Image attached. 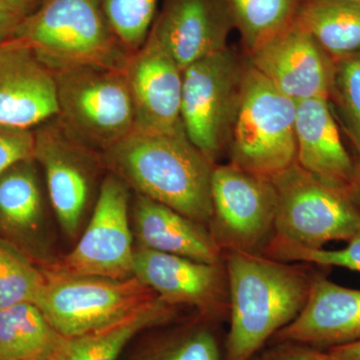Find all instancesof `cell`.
<instances>
[{"label":"cell","instance_id":"obj_1","mask_svg":"<svg viewBox=\"0 0 360 360\" xmlns=\"http://www.w3.org/2000/svg\"><path fill=\"white\" fill-rule=\"evenodd\" d=\"M104 168L135 193L207 226L212 219L215 165L186 132L160 134L134 129L101 155Z\"/></svg>","mask_w":360,"mask_h":360},{"label":"cell","instance_id":"obj_2","mask_svg":"<svg viewBox=\"0 0 360 360\" xmlns=\"http://www.w3.org/2000/svg\"><path fill=\"white\" fill-rule=\"evenodd\" d=\"M231 328L225 360H250L265 342L300 314L312 270L262 253L226 251Z\"/></svg>","mask_w":360,"mask_h":360},{"label":"cell","instance_id":"obj_3","mask_svg":"<svg viewBox=\"0 0 360 360\" xmlns=\"http://www.w3.org/2000/svg\"><path fill=\"white\" fill-rule=\"evenodd\" d=\"M52 73L79 68L124 70L131 54L116 37L103 0H44L13 37Z\"/></svg>","mask_w":360,"mask_h":360},{"label":"cell","instance_id":"obj_4","mask_svg":"<svg viewBox=\"0 0 360 360\" xmlns=\"http://www.w3.org/2000/svg\"><path fill=\"white\" fill-rule=\"evenodd\" d=\"M296 103L248 60L227 151L231 165L271 177L296 162Z\"/></svg>","mask_w":360,"mask_h":360},{"label":"cell","instance_id":"obj_5","mask_svg":"<svg viewBox=\"0 0 360 360\" xmlns=\"http://www.w3.org/2000/svg\"><path fill=\"white\" fill-rule=\"evenodd\" d=\"M53 75L56 120L78 143L101 155L134 130V104L123 71L79 68Z\"/></svg>","mask_w":360,"mask_h":360},{"label":"cell","instance_id":"obj_6","mask_svg":"<svg viewBox=\"0 0 360 360\" xmlns=\"http://www.w3.org/2000/svg\"><path fill=\"white\" fill-rule=\"evenodd\" d=\"M270 179L277 194L276 238L321 250L359 231L360 206L348 191L317 179L297 162Z\"/></svg>","mask_w":360,"mask_h":360},{"label":"cell","instance_id":"obj_7","mask_svg":"<svg viewBox=\"0 0 360 360\" xmlns=\"http://www.w3.org/2000/svg\"><path fill=\"white\" fill-rule=\"evenodd\" d=\"M37 305L59 335L72 338L108 328L155 302L158 295L136 276H70L44 269Z\"/></svg>","mask_w":360,"mask_h":360},{"label":"cell","instance_id":"obj_8","mask_svg":"<svg viewBox=\"0 0 360 360\" xmlns=\"http://www.w3.org/2000/svg\"><path fill=\"white\" fill-rule=\"evenodd\" d=\"M248 60L232 49L182 71L181 122L191 143L213 165L227 150Z\"/></svg>","mask_w":360,"mask_h":360},{"label":"cell","instance_id":"obj_9","mask_svg":"<svg viewBox=\"0 0 360 360\" xmlns=\"http://www.w3.org/2000/svg\"><path fill=\"white\" fill-rule=\"evenodd\" d=\"M208 224L222 253H262L274 234L277 194L271 179L231 165H215Z\"/></svg>","mask_w":360,"mask_h":360},{"label":"cell","instance_id":"obj_10","mask_svg":"<svg viewBox=\"0 0 360 360\" xmlns=\"http://www.w3.org/2000/svg\"><path fill=\"white\" fill-rule=\"evenodd\" d=\"M129 187L116 175L104 177L89 226L75 250L46 269L70 276L127 279L134 276L129 220Z\"/></svg>","mask_w":360,"mask_h":360},{"label":"cell","instance_id":"obj_11","mask_svg":"<svg viewBox=\"0 0 360 360\" xmlns=\"http://www.w3.org/2000/svg\"><path fill=\"white\" fill-rule=\"evenodd\" d=\"M34 160L45 172L52 207L63 231L75 238L91 198L101 155L66 134L56 116L35 127Z\"/></svg>","mask_w":360,"mask_h":360},{"label":"cell","instance_id":"obj_12","mask_svg":"<svg viewBox=\"0 0 360 360\" xmlns=\"http://www.w3.org/2000/svg\"><path fill=\"white\" fill-rule=\"evenodd\" d=\"M134 276L170 304L191 305L207 317L229 312L224 262L205 264L139 246L134 251Z\"/></svg>","mask_w":360,"mask_h":360},{"label":"cell","instance_id":"obj_13","mask_svg":"<svg viewBox=\"0 0 360 360\" xmlns=\"http://www.w3.org/2000/svg\"><path fill=\"white\" fill-rule=\"evenodd\" d=\"M248 60L295 103L312 98L329 101L333 59L295 21L248 54Z\"/></svg>","mask_w":360,"mask_h":360},{"label":"cell","instance_id":"obj_14","mask_svg":"<svg viewBox=\"0 0 360 360\" xmlns=\"http://www.w3.org/2000/svg\"><path fill=\"white\" fill-rule=\"evenodd\" d=\"M123 72L134 104V129L160 134L184 131L182 70L155 37L148 34L130 56Z\"/></svg>","mask_w":360,"mask_h":360},{"label":"cell","instance_id":"obj_15","mask_svg":"<svg viewBox=\"0 0 360 360\" xmlns=\"http://www.w3.org/2000/svg\"><path fill=\"white\" fill-rule=\"evenodd\" d=\"M233 28L224 0H163L149 34L184 71L195 61L226 49Z\"/></svg>","mask_w":360,"mask_h":360},{"label":"cell","instance_id":"obj_16","mask_svg":"<svg viewBox=\"0 0 360 360\" xmlns=\"http://www.w3.org/2000/svg\"><path fill=\"white\" fill-rule=\"evenodd\" d=\"M56 115L53 73L26 45L0 44V124L34 129Z\"/></svg>","mask_w":360,"mask_h":360},{"label":"cell","instance_id":"obj_17","mask_svg":"<svg viewBox=\"0 0 360 360\" xmlns=\"http://www.w3.org/2000/svg\"><path fill=\"white\" fill-rule=\"evenodd\" d=\"M274 338L328 349L360 340V290L314 274L304 307Z\"/></svg>","mask_w":360,"mask_h":360},{"label":"cell","instance_id":"obj_18","mask_svg":"<svg viewBox=\"0 0 360 360\" xmlns=\"http://www.w3.org/2000/svg\"><path fill=\"white\" fill-rule=\"evenodd\" d=\"M295 137L297 165L317 179L354 195L355 162L341 141L328 99L296 103Z\"/></svg>","mask_w":360,"mask_h":360},{"label":"cell","instance_id":"obj_19","mask_svg":"<svg viewBox=\"0 0 360 360\" xmlns=\"http://www.w3.org/2000/svg\"><path fill=\"white\" fill-rule=\"evenodd\" d=\"M139 246L205 264H222L224 253L206 225L136 193L132 206Z\"/></svg>","mask_w":360,"mask_h":360},{"label":"cell","instance_id":"obj_20","mask_svg":"<svg viewBox=\"0 0 360 360\" xmlns=\"http://www.w3.org/2000/svg\"><path fill=\"white\" fill-rule=\"evenodd\" d=\"M34 161H20L0 174V240L37 255L44 203Z\"/></svg>","mask_w":360,"mask_h":360},{"label":"cell","instance_id":"obj_21","mask_svg":"<svg viewBox=\"0 0 360 360\" xmlns=\"http://www.w3.org/2000/svg\"><path fill=\"white\" fill-rule=\"evenodd\" d=\"M175 312L176 305L158 296L148 307L108 328L72 338L63 336L49 360H117L137 333L167 323Z\"/></svg>","mask_w":360,"mask_h":360},{"label":"cell","instance_id":"obj_22","mask_svg":"<svg viewBox=\"0 0 360 360\" xmlns=\"http://www.w3.org/2000/svg\"><path fill=\"white\" fill-rule=\"evenodd\" d=\"M295 22L333 60L360 51V1L302 0Z\"/></svg>","mask_w":360,"mask_h":360},{"label":"cell","instance_id":"obj_23","mask_svg":"<svg viewBox=\"0 0 360 360\" xmlns=\"http://www.w3.org/2000/svg\"><path fill=\"white\" fill-rule=\"evenodd\" d=\"M63 338L34 303L0 309V360H49Z\"/></svg>","mask_w":360,"mask_h":360},{"label":"cell","instance_id":"obj_24","mask_svg":"<svg viewBox=\"0 0 360 360\" xmlns=\"http://www.w3.org/2000/svg\"><path fill=\"white\" fill-rule=\"evenodd\" d=\"M246 53L257 51L295 21L302 0H224Z\"/></svg>","mask_w":360,"mask_h":360},{"label":"cell","instance_id":"obj_25","mask_svg":"<svg viewBox=\"0 0 360 360\" xmlns=\"http://www.w3.org/2000/svg\"><path fill=\"white\" fill-rule=\"evenodd\" d=\"M45 283L44 270L0 240V309L21 302L37 304Z\"/></svg>","mask_w":360,"mask_h":360},{"label":"cell","instance_id":"obj_26","mask_svg":"<svg viewBox=\"0 0 360 360\" xmlns=\"http://www.w3.org/2000/svg\"><path fill=\"white\" fill-rule=\"evenodd\" d=\"M158 0H103L116 37L129 54L144 44L155 20Z\"/></svg>","mask_w":360,"mask_h":360},{"label":"cell","instance_id":"obj_27","mask_svg":"<svg viewBox=\"0 0 360 360\" xmlns=\"http://www.w3.org/2000/svg\"><path fill=\"white\" fill-rule=\"evenodd\" d=\"M333 101L352 142L360 137V51L333 60Z\"/></svg>","mask_w":360,"mask_h":360},{"label":"cell","instance_id":"obj_28","mask_svg":"<svg viewBox=\"0 0 360 360\" xmlns=\"http://www.w3.org/2000/svg\"><path fill=\"white\" fill-rule=\"evenodd\" d=\"M262 255L281 262L340 266L360 272V227L342 250H310L272 236Z\"/></svg>","mask_w":360,"mask_h":360},{"label":"cell","instance_id":"obj_29","mask_svg":"<svg viewBox=\"0 0 360 360\" xmlns=\"http://www.w3.org/2000/svg\"><path fill=\"white\" fill-rule=\"evenodd\" d=\"M141 360H220V352L210 329L194 326L161 341Z\"/></svg>","mask_w":360,"mask_h":360},{"label":"cell","instance_id":"obj_30","mask_svg":"<svg viewBox=\"0 0 360 360\" xmlns=\"http://www.w3.org/2000/svg\"><path fill=\"white\" fill-rule=\"evenodd\" d=\"M34 160V131L0 124V174L20 161Z\"/></svg>","mask_w":360,"mask_h":360},{"label":"cell","instance_id":"obj_31","mask_svg":"<svg viewBox=\"0 0 360 360\" xmlns=\"http://www.w3.org/2000/svg\"><path fill=\"white\" fill-rule=\"evenodd\" d=\"M260 360H338L328 352L295 342L276 343L262 354Z\"/></svg>","mask_w":360,"mask_h":360},{"label":"cell","instance_id":"obj_32","mask_svg":"<svg viewBox=\"0 0 360 360\" xmlns=\"http://www.w3.org/2000/svg\"><path fill=\"white\" fill-rule=\"evenodd\" d=\"M22 18L0 4V44L13 37Z\"/></svg>","mask_w":360,"mask_h":360},{"label":"cell","instance_id":"obj_33","mask_svg":"<svg viewBox=\"0 0 360 360\" xmlns=\"http://www.w3.org/2000/svg\"><path fill=\"white\" fill-rule=\"evenodd\" d=\"M44 1V0H0V4L23 20L35 13Z\"/></svg>","mask_w":360,"mask_h":360},{"label":"cell","instance_id":"obj_34","mask_svg":"<svg viewBox=\"0 0 360 360\" xmlns=\"http://www.w3.org/2000/svg\"><path fill=\"white\" fill-rule=\"evenodd\" d=\"M326 352L338 360H360V340L328 348Z\"/></svg>","mask_w":360,"mask_h":360},{"label":"cell","instance_id":"obj_35","mask_svg":"<svg viewBox=\"0 0 360 360\" xmlns=\"http://www.w3.org/2000/svg\"><path fill=\"white\" fill-rule=\"evenodd\" d=\"M357 160L355 162V177L354 195L355 200L360 206V151H357Z\"/></svg>","mask_w":360,"mask_h":360},{"label":"cell","instance_id":"obj_36","mask_svg":"<svg viewBox=\"0 0 360 360\" xmlns=\"http://www.w3.org/2000/svg\"><path fill=\"white\" fill-rule=\"evenodd\" d=\"M355 148H356V153L357 151H360V137L359 139H357L356 141L354 142Z\"/></svg>","mask_w":360,"mask_h":360},{"label":"cell","instance_id":"obj_37","mask_svg":"<svg viewBox=\"0 0 360 360\" xmlns=\"http://www.w3.org/2000/svg\"><path fill=\"white\" fill-rule=\"evenodd\" d=\"M356 1H360V0H356Z\"/></svg>","mask_w":360,"mask_h":360}]
</instances>
